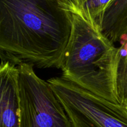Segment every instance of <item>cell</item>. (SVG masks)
I'll use <instances>...</instances> for the list:
<instances>
[{
    "mask_svg": "<svg viewBox=\"0 0 127 127\" xmlns=\"http://www.w3.org/2000/svg\"><path fill=\"white\" fill-rule=\"evenodd\" d=\"M73 13L72 0H0L1 58L59 69Z\"/></svg>",
    "mask_w": 127,
    "mask_h": 127,
    "instance_id": "cell-1",
    "label": "cell"
},
{
    "mask_svg": "<svg viewBox=\"0 0 127 127\" xmlns=\"http://www.w3.org/2000/svg\"><path fill=\"white\" fill-rule=\"evenodd\" d=\"M118 47L78 14L59 69L63 79L111 102L120 104L117 89Z\"/></svg>",
    "mask_w": 127,
    "mask_h": 127,
    "instance_id": "cell-2",
    "label": "cell"
},
{
    "mask_svg": "<svg viewBox=\"0 0 127 127\" xmlns=\"http://www.w3.org/2000/svg\"><path fill=\"white\" fill-rule=\"evenodd\" d=\"M72 127H127V107L111 102L62 77L48 79Z\"/></svg>",
    "mask_w": 127,
    "mask_h": 127,
    "instance_id": "cell-3",
    "label": "cell"
},
{
    "mask_svg": "<svg viewBox=\"0 0 127 127\" xmlns=\"http://www.w3.org/2000/svg\"><path fill=\"white\" fill-rule=\"evenodd\" d=\"M18 86L20 127H72L49 83L37 76L32 64L20 63Z\"/></svg>",
    "mask_w": 127,
    "mask_h": 127,
    "instance_id": "cell-4",
    "label": "cell"
},
{
    "mask_svg": "<svg viewBox=\"0 0 127 127\" xmlns=\"http://www.w3.org/2000/svg\"><path fill=\"white\" fill-rule=\"evenodd\" d=\"M0 127H20L21 105L17 66L1 58Z\"/></svg>",
    "mask_w": 127,
    "mask_h": 127,
    "instance_id": "cell-5",
    "label": "cell"
},
{
    "mask_svg": "<svg viewBox=\"0 0 127 127\" xmlns=\"http://www.w3.org/2000/svg\"><path fill=\"white\" fill-rule=\"evenodd\" d=\"M102 33L114 43L127 33V0H114L105 10Z\"/></svg>",
    "mask_w": 127,
    "mask_h": 127,
    "instance_id": "cell-6",
    "label": "cell"
},
{
    "mask_svg": "<svg viewBox=\"0 0 127 127\" xmlns=\"http://www.w3.org/2000/svg\"><path fill=\"white\" fill-rule=\"evenodd\" d=\"M76 13L101 29L105 10L114 0H72Z\"/></svg>",
    "mask_w": 127,
    "mask_h": 127,
    "instance_id": "cell-7",
    "label": "cell"
},
{
    "mask_svg": "<svg viewBox=\"0 0 127 127\" xmlns=\"http://www.w3.org/2000/svg\"><path fill=\"white\" fill-rule=\"evenodd\" d=\"M118 68L117 74V89L119 103L127 102V33L119 41Z\"/></svg>",
    "mask_w": 127,
    "mask_h": 127,
    "instance_id": "cell-8",
    "label": "cell"
},
{
    "mask_svg": "<svg viewBox=\"0 0 127 127\" xmlns=\"http://www.w3.org/2000/svg\"><path fill=\"white\" fill-rule=\"evenodd\" d=\"M124 105H125V106H126V107H127V102H126V103H125V104H124Z\"/></svg>",
    "mask_w": 127,
    "mask_h": 127,
    "instance_id": "cell-9",
    "label": "cell"
}]
</instances>
